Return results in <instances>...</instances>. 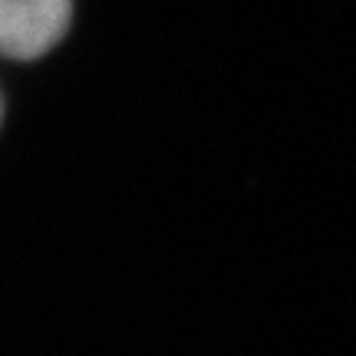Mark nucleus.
I'll return each mask as SVG.
<instances>
[{
  "label": "nucleus",
  "instance_id": "1",
  "mask_svg": "<svg viewBox=\"0 0 356 356\" xmlns=\"http://www.w3.org/2000/svg\"><path fill=\"white\" fill-rule=\"evenodd\" d=\"M70 13V0H0V56H43L66 33Z\"/></svg>",
  "mask_w": 356,
  "mask_h": 356
},
{
  "label": "nucleus",
  "instance_id": "2",
  "mask_svg": "<svg viewBox=\"0 0 356 356\" xmlns=\"http://www.w3.org/2000/svg\"><path fill=\"white\" fill-rule=\"evenodd\" d=\"M0 119H3V106H0Z\"/></svg>",
  "mask_w": 356,
  "mask_h": 356
}]
</instances>
